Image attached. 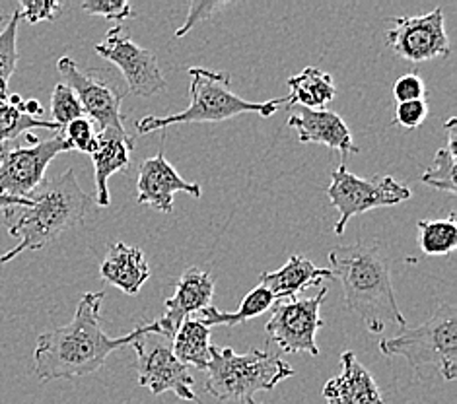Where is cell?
Instances as JSON below:
<instances>
[{
	"instance_id": "cell-4",
	"label": "cell",
	"mask_w": 457,
	"mask_h": 404,
	"mask_svg": "<svg viewBox=\"0 0 457 404\" xmlns=\"http://www.w3.org/2000/svg\"><path fill=\"white\" fill-rule=\"evenodd\" d=\"M189 97L191 103L179 113H171L166 117L150 115L137 121V133L148 135L154 130L166 128L171 125H187V123H222L228 119L257 113L261 117H270L278 111V107L290 105L288 95L277 97L270 102H247L244 97L236 95L230 90V74L214 72L206 69H189Z\"/></svg>"
},
{
	"instance_id": "cell-37",
	"label": "cell",
	"mask_w": 457,
	"mask_h": 404,
	"mask_svg": "<svg viewBox=\"0 0 457 404\" xmlns=\"http://www.w3.org/2000/svg\"><path fill=\"white\" fill-rule=\"evenodd\" d=\"M3 21H4V10L0 8V26H3Z\"/></svg>"
},
{
	"instance_id": "cell-7",
	"label": "cell",
	"mask_w": 457,
	"mask_h": 404,
	"mask_svg": "<svg viewBox=\"0 0 457 404\" xmlns=\"http://www.w3.org/2000/svg\"><path fill=\"white\" fill-rule=\"evenodd\" d=\"M57 70L62 76V84L79 97L84 109V117L90 119L96 133H127L125 117L121 113L127 88L113 80V76L104 69H90L82 72L71 57L57 61Z\"/></svg>"
},
{
	"instance_id": "cell-15",
	"label": "cell",
	"mask_w": 457,
	"mask_h": 404,
	"mask_svg": "<svg viewBox=\"0 0 457 404\" xmlns=\"http://www.w3.org/2000/svg\"><path fill=\"white\" fill-rule=\"evenodd\" d=\"M212 293L214 278L209 270L197 267L185 268L183 275L178 278L176 292L164 303L166 313L158 319L162 334L171 341L185 319H189V317L197 315L201 309L209 308Z\"/></svg>"
},
{
	"instance_id": "cell-23",
	"label": "cell",
	"mask_w": 457,
	"mask_h": 404,
	"mask_svg": "<svg viewBox=\"0 0 457 404\" xmlns=\"http://www.w3.org/2000/svg\"><path fill=\"white\" fill-rule=\"evenodd\" d=\"M275 296L270 293L267 288H263L259 284L257 288H253L247 296L242 300V305H239L237 311H220L216 309L214 305H209V308L201 309L197 315V319L203 321L206 326H214V325H228V326H236L239 323H245L249 319H255V317L267 313L270 308L275 305Z\"/></svg>"
},
{
	"instance_id": "cell-3",
	"label": "cell",
	"mask_w": 457,
	"mask_h": 404,
	"mask_svg": "<svg viewBox=\"0 0 457 404\" xmlns=\"http://www.w3.org/2000/svg\"><path fill=\"white\" fill-rule=\"evenodd\" d=\"M329 270L339 278L348 311H353L372 334L386 331L387 323L405 329L391 284L389 260L378 242L337 245L329 251Z\"/></svg>"
},
{
	"instance_id": "cell-2",
	"label": "cell",
	"mask_w": 457,
	"mask_h": 404,
	"mask_svg": "<svg viewBox=\"0 0 457 404\" xmlns=\"http://www.w3.org/2000/svg\"><path fill=\"white\" fill-rule=\"evenodd\" d=\"M29 201L26 209L4 210L8 234L20 237V243L0 257V265L10 263L26 251L47 247L61 234L96 220L100 210L92 196L82 191L72 169L43 181Z\"/></svg>"
},
{
	"instance_id": "cell-18",
	"label": "cell",
	"mask_w": 457,
	"mask_h": 404,
	"mask_svg": "<svg viewBox=\"0 0 457 404\" xmlns=\"http://www.w3.org/2000/svg\"><path fill=\"white\" fill-rule=\"evenodd\" d=\"M100 272L107 284L125 292L127 296H137L150 278V267L143 251L121 242L107 247Z\"/></svg>"
},
{
	"instance_id": "cell-33",
	"label": "cell",
	"mask_w": 457,
	"mask_h": 404,
	"mask_svg": "<svg viewBox=\"0 0 457 404\" xmlns=\"http://www.w3.org/2000/svg\"><path fill=\"white\" fill-rule=\"evenodd\" d=\"M424 95H427V86H424V80L415 72L401 76L394 84V97L397 103L419 102L424 100Z\"/></svg>"
},
{
	"instance_id": "cell-35",
	"label": "cell",
	"mask_w": 457,
	"mask_h": 404,
	"mask_svg": "<svg viewBox=\"0 0 457 404\" xmlns=\"http://www.w3.org/2000/svg\"><path fill=\"white\" fill-rule=\"evenodd\" d=\"M31 201L29 199H16V196H8L0 193V210H10V209H26L29 206Z\"/></svg>"
},
{
	"instance_id": "cell-38",
	"label": "cell",
	"mask_w": 457,
	"mask_h": 404,
	"mask_svg": "<svg viewBox=\"0 0 457 404\" xmlns=\"http://www.w3.org/2000/svg\"><path fill=\"white\" fill-rule=\"evenodd\" d=\"M253 404H255V402H253Z\"/></svg>"
},
{
	"instance_id": "cell-19",
	"label": "cell",
	"mask_w": 457,
	"mask_h": 404,
	"mask_svg": "<svg viewBox=\"0 0 457 404\" xmlns=\"http://www.w3.org/2000/svg\"><path fill=\"white\" fill-rule=\"evenodd\" d=\"M135 140L129 133H97V146L92 152L96 173V204L110 206V189L107 181L117 171H123L130 161Z\"/></svg>"
},
{
	"instance_id": "cell-27",
	"label": "cell",
	"mask_w": 457,
	"mask_h": 404,
	"mask_svg": "<svg viewBox=\"0 0 457 404\" xmlns=\"http://www.w3.org/2000/svg\"><path fill=\"white\" fill-rule=\"evenodd\" d=\"M20 12L10 16L6 26L0 29V102L8 97V82L10 76L14 74L18 64V24H20Z\"/></svg>"
},
{
	"instance_id": "cell-9",
	"label": "cell",
	"mask_w": 457,
	"mask_h": 404,
	"mask_svg": "<svg viewBox=\"0 0 457 404\" xmlns=\"http://www.w3.org/2000/svg\"><path fill=\"white\" fill-rule=\"evenodd\" d=\"M137 352L138 383L154 395L173 392L181 400L201 402L195 395V377L191 367L183 366L171 352V341L162 334L146 333L130 344Z\"/></svg>"
},
{
	"instance_id": "cell-32",
	"label": "cell",
	"mask_w": 457,
	"mask_h": 404,
	"mask_svg": "<svg viewBox=\"0 0 457 404\" xmlns=\"http://www.w3.org/2000/svg\"><path fill=\"white\" fill-rule=\"evenodd\" d=\"M226 6H232V3H212V0H193L189 4V14L187 20H185V24L176 31V37H183L187 36L189 31L199 24V21L209 20L216 10H222Z\"/></svg>"
},
{
	"instance_id": "cell-12",
	"label": "cell",
	"mask_w": 457,
	"mask_h": 404,
	"mask_svg": "<svg viewBox=\"0 0 457 404\" xmlns=\"http://www.w3.org/2000/svg\"><path fill=\"white\" fill-rule=\"evenodd\" d=\"M96 53L121 70L129 94L150 97L166 90L168 84L154 53L125 37L121 26L107 31L105 39L96 45Z\"/></svg>"
},
{
	"instance_id": "cell-25",
	"label": "cell",
	"mask_w": 457,
	"mask_h": 404,
	"mask_svg": "<svg viewBox=\"0 0 457 404\" xmlns=\"http://www.w3.org/2000/svg\"><path fill=\"white\" fill-rule=\"evenodd\" d=\"M419 227V245L422 253L440 257L450 255L457 247V222L455 212L445 220H420Z\"/></svg>"
},
{
	"instance_id": "cell-34",
	"label": "cell",
	"mask_w": 457,
	"mask_h": 404,
	"mask_svg": "<svg viewBox=\"0 0 457 404\" xmlns=\"http://www.w3.org/2000/svg\"><path fill=\"white\" fill-rule=\"evenodd\" d=\"M427 115H428V103L424 100L397 103L395 123L407 130H415L424 123Z\"/></svg>"
},
{
	"instance_id": "cell-24",
	"label": "cell",
	"mask_w": 457,
	"mask_h": 404,
	"mask_svg": "<svg viewBox=\"0 0 457 404\" xmlns=\"http://www.w3.org/2000/svg\"><path fill=\"white\" fill-rule=\"evenodd\" d=\"M445 130V146L440 148L434 156L432 166L424 169L420 181L430 185V187L455 194V160H457V119H448L444 125Z\"/></svg>"
},
{
	"instance_id": "cell-6",
	"label": "cell",
	"mask_w": 457,
	"mask_h": 404,
	"mask_svg": "<svg viewBox=\"0 0 457 404\" xmlns=\"http://www.w3.org/2000/svg\"><path fill=\"white\" fill-rule=\"evenodd\" d=\"M382 354L405 358L412 374H436L444 381L457 377V311L442 301L427 323L379 341Z\"/></svg>"
},
{
	"instance_id": "cell-22",
	"label": "cell",
	"mask_w": 457,
	"mask_h": 404,
	"mask_svg": "<svg viewBox=\"0 0 457 404\" xmlns=\"http://www.w3.org/2000/svg\"><path fill=\"white\" fill-rule=\"evenodd\" d=\"M290 105H300L306 109H323L337 94L331 74L315 67H306L302 72L288 78Z\"/></svg>"
},
{
	"instance_id": "cell-28",
	"label": "cell",
	"mask_w": 457,
	"mask_h": 404,
	"mask_svg": "<svg viewBox=\"0 0 457 404\" xmlns=\"http://www.w3.org/2000/svg\"><path fill=\"white\" fill-rule=\"evenodd\" d=\"M51 113L53 123H55L61 130L69 123L76 121V119L84 117V109L79 102V97L69 88L67 84H57L51 94Z\"/></svg>"
},
{
	"instance_id": "cell-14",
	"label": "cell",
	"mask_w": 457,
	"mask_h": 404,
	"mask_svg": "<svg viewBox=\"0 0 457 404\" xmlns=\"http://www.w3.org/2000/svg\"><path fill=\"white\" fill-rule=\"evenodd\" d=\"M138 204H148L158 212L170 214L173 210V196L176 193H187L195 199H201L203 189L199 183L185 181L178 169L166 160L164 152H158L140 163L137 181Z\"/></svg>"
},
{
	"instance_id": "cell-13",
	"label": "cell",
	"mask_w": 457,
	"mask_h": 404,
	"mask_svg": "<svg viewBox=\"0 0 457 404\" xmlns=\"http://www.w3.org/2000/svg\"><path fill=\"white\" fill-rule=\"evenodd\" d=\"M394 29L386 34L387 45L395 54L409 62H424L432 59L450 57L452 47L444 26L442 8H434L428 14L391 18Z\"/></svg>"
},
{
	"instance_id": "cell-10",
	"label": "cell",
	"mask_w": 457,
	"mask_h": 404,
	"mask_svg": "<svg viewBox=\"0 0 457 404\" xmlns=\"http://www.w3.org/2000/svg\"><path fill=\"white\" fill-rule=\"evenodd\" d=\"M325 298H328V288H321L313 298H294L275 303L273 315L265 326L269 342H275L282 352H306L318 358L320 346L315 342V336L325 326L320 317Z\"/></svg>"
},
{
	"instance_id": "cell-8",
	"label": "cell",
	"mask_w": 457,
	"mask_h": 404,
	"mask_svg": "<svg viewBox=\"0 0 457 404\" xmlns=\"http://www.w3.org/2000/svg\"><path fill=\"white\" fill-rule=\"evenodd\" d=\"M328 196L333 209L339 210V220L333 226V232L337 235H343L346 224L354 216L382 209V206L405 202L412 196V191L405 183L389 176L362 179L354 176L353 171H348L346 166H339L331 173Z\"/></svg>"
},
{
	"instance_id": "cell-26",
	"label": "cell",
	"mask_w": 457,
	"mask_h": 404,
	"mask_svg": "<svg viewBox=\"0 0 457 404\" xmlns=\"http://www.w3.org/2000/svg\"><path fill=\"white\" fill-rule=\"evenodd\" d=\"M24 105V103H21ZM21 105H10L8 100L0 102V150L8 146V142L16 140L18 136L29 133L31 128H47L61 133V128L46 119H34L21 111Z\"/></svg>"
},
{
	"instance_id": "cell-20",
	"label": "cell",
	"mask_w": 457,
	"mask_h": 404,
	"mask_svg": "<svg viewBox=\"0 0 457 404\" xmlns=\"http://www.w3.org/2000/svg\"><path fill=\"white\" fill-rule=\"evenodd\" d=\"M333 278L329 268H321L313 265L310 259L302 255H292L287 265L275 272H263L261 275V286L273 293L275 300H294L300 292L312 286H318L320 282Z\"/></svg>"
},
{
	"instance_id": "cell-30",
	"label": "cell",
	"mask_w": 457,
	"mask_h": 404,
	"mask_svg": "<svg viewBox=\"0 0 457 404\" xmlns=\"http://www.w3.org/2000/svg\"><path fill=\"white\" fill-rule=\"evenodd\" d=\"M82 10L92 16H102L105 20L125 21L135 18V10L125 0H84Z\"/></svg>"
},
{
	"instance_id": "cell-5",
	"label": "cell",
	"mask_w": 457,
	"mask_h": 404,
	"mask_svg": "<svg viewBox=\"0 0 457 404\" xmlns=\"http://www.w3.org/2000/svg\"><path fill=\"white\" fill-rule=\"evenodd\" d=\"M204 374V391L214 399L253 404L255 392L273 391L285 379L296 375V371L273 352L249 350L237 354L232 348L211 344V362Z\"/></svg>"
},
{
	"instance_id": "cell-16",
	"label": "cell",
	"mask_w": 457,
	"mask_h": 404,
	"mask_svg": "<svg viewBox=\"0 0 457 404\" xmlns=\"http://www.w3.org/2000/svg\"><path fill=\"white\" fill-rule=\"evenodd\" d=\"M288 127L298 133L302 144H323L339 150L343 158L358 154L361 148L354 144V138L341 115L328 109L300 107L288 119Z\"/></svg>"
},
{
	"instance_id": "cell-36",
	"label": "cell",
	"mask_w": 457,
	"mask_h": 404,
	"mask_svg": "<svg viewBox=\"0 0 457 404\" xmlns=\"http://www.w3.org/2000/svg\"><path fill=\"white\" fill-rule=\"evenodd\" d=\"M21 111H24L29 117H34V119H41L43 107L37 100H28V102H24V105H21Z\"/></svg>"
},
{
	"instance_id": "cell-1",
	"label": "cell",
	"mask_w": 457,
	"mask_h": 404,
	"mask_svg": "<svg viewBox=\"0 0 457 404\" xmlns=\"http://www.w3.org/2000/svg\"><path fill=\"white\" fill-rule=\"evenodd\" d=\"M104 298V292L84 293L69 325L43 333L37 338L34 369L43 383L96 374L105 364L107 356L119 348L133 344V341L146 333L162 334L158 321L140 325L123 336L105 334L100 325Z\"/></svg>"
},
{
	"instance_id": "cell-31",
	"label": "cell",
	"mask_w": 457,
	"mask_h": 404,
	"mask_svg": "<svg viewBox=\"0 0 457 404\" xmlns=\"http://www.w3.org/2000/svg\"><path fill=\"white\" fill-rule=\"evenodd\" d=\"M64 4L55 3V0H21L18 12L21 20L29 21V24H37V21L55 20L62 12Z\"/></svg>"
},
{
	"instance_id": "cell-17",
	"label": "cell",
	"mask_w": 457,
	"mask_h": 404,
	"mask_svg": "<svg viewBox=\"0 0 457 404\" xmlns=\"http://www.w3.org/2000/svg\"><path fill=\"white\" fill-rule=\"evenodd\" d=\"M323 399L328 404H384L372 374L351 350L341 354V374L325 383Z\"/></svg>"
},
{
	"instance_id": "cell-21",
	"label": "cell",
	"mask_w": 457,
	"mask_h": 404,
	"mask_svg": "<svg viewBox=\"0 0 457 404\" xmlns=\"http://www.w3.org/2000/svg\"><path fill=\"white\" fill-rule=\"evenodd\" d=\"M171 352L183 366L204 371L211 362V329L197 317H189L173 334Z\"/></svg>"
},
{
	"instance_id": "cell-11",
	"label": "cell",
	"mask_w": 457,
	"mask_h": 404,
	"mask_svg": "<svg viewBox=\"0 0 457 404\" xmlns=\"http://www.w3.org/2000/svg\"><path fill=\"white\" fill-rule=\"evenodd\" d=\"M62 133L31 146H4L0 150V193L16 199H31L46 181L49 163L62 152H71Z\"/></svg>"
},
{
	"instance_id": "cell-29",
	"label": "cell",
	"mask_w": 457,
	"mask_h": 404,
	"mask_svg": "<svg viewBox=\"0 0 457 404\" xmlns=\"http://www.w3.org/2000/svg\"><path fill=\"white\" fill-rule=\"evenodd\" d=\"M61 133H62L64 140L69 142L72 150L84 152V154H88V156H92V152L97 146L96 127L90 119H86V117H80V119H76V121L69 123L61 130Z\"/></svg>"
}]
</instances>
